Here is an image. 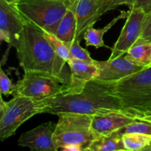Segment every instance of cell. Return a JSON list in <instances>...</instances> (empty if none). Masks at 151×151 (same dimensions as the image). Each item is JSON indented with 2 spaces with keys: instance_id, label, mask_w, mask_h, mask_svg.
I'll return each instance as SVG.
<instances>
[{
  "instance_id": "cell-1",
  "label": "cell",
  "mask_w": 151,
  "mask_h": 151,
  "mask_svg": "<svg viewBox=\"0 0 151 151\" xmlns=\"http://www.w3.org/2000/svg\"><path fill=\"white\" fill-rule=\"evenodd\" d=\"M15 49L24 72L47 74L69 86L71 72L66 69L67 63L55 52L41 27L27 20Z\"/></svg>"
},
{
  "instance_id": "cell-2",
  "label": "cell",
  "mask_w": 151,
  "mask_h": 151,
  "mask_svg": "<svg viewBox=\"0 0 151 151\" xmlns=\"http://www.w3.org/2000/svg\"><path fill=\"white\" fill-rule=\"evenodd\" d=\"M115 83L95 78L79 91H65L48 99L49 106L46 113L55 115L77 113L93 116L110 111L123 110L125 108L114 93Z\"/></svg>"
},
{
  "instance_id": "cell-3",
  "label": "cell",
  "mask_w": 151,
  "mask_h": 151,
  "mask_svg": "<svg viewBox=\"0 0 151 151\" xmlns=\"http://www.w3.org/2000/svg\"><path fill=\"white\" fill-rule=\"evenodd\" d=\"M53 142L57 151H87L100 136L91 127L92 115L77 113L58 114Z\"/></svg>"
},
{
  "instance_id": "cell-4",
  "label": "cell",
  "mask_w": 151,
  "mask_h": 151,
  "mask_svg": "<svg viewBox=\"0 0 151 151\" xmlns=\"http://www.w3.org/2000/svg\"><path fill=\"white\" fill-rule=\"evenodd\" d=\"M0 139L4 141L14 135L18 128L26 121L39 114L47 112V100H38L22 95H13L6 102L0 96Z\"/></svg>"
},
{
  "instance_id": "cell-5",
  "label": "cell",
  "mask_w": 151,
  "mask_h": 151,
  "mask_svg": "<svg viewBox=\"0 0 151 151\" xmlns=\"http://www.w3.org/2000/svg\"><path fill=\"white\" fill-rule=\"evenodd\" d=\"M114 93L125 109L151 111V66L116 81Z\"/></svg>"
},
{
  "instance_id": "cell-6",
  "label": "cell",
  "mask_w": 151,
  "mask_h": 151,
  "mask_svg": "<svg viewBox=\"0 0 151 151\" xmlns=\"http://www.w3.org/2000/svg\"><path fill=\"white\" fill-rule=\"evenodd\" d=\"M75 0H19L16 5L27 21L54 33L60 19Z\"/></svg>"
},
{
  "instance_id": "cell-7",
  "label": "cell",
  "mask_w": 151,
  "mask_h": 151,
  "mask_svg": "<svg viewBox=\"0 0 151 151\" xmlns=\"http://www.w3.org/2000/svg\"><path fill=\"white\" fill-rule=\"evenodd\" d=\"M24 72L22 79L16 84L13 95L47 100L62 94L67 88V86L47 74L32 71Z\"/></svg>"
},
{
  "instance_id": "cell-8",
  "label": "cell",
  "mask_w": 151,
  "mask_h": 151,
  "mask_svg": "<svg viewBox=\"0 0 151 151\" xmlns=\"http://www.w3.org/2000/svg\"><path fill=\"white\" fill-rule=\"evenodd\" d=\"M145 14L140 8H129L125 24L114 46L111 48L109 59H114L126 54L133 44L140 38Z\"/></svg>"
},
{
  "instance_id": "cell-9",
  "label": "cell",
  "mask_w": 151,
  "mask_h": 151,
  "mask_svg": "<svg viewBox=\"0 0 151 151\" xmlns=\"http://www.w3.org/2000/svg\"><path fill=\"white\" fill-rule=\"evenodd\" d=\"M149 112H138L125 109L97 114L92 116L91 127L100 137L107 135L124 128Z\"/></svg>"
},
{
  "instance_id": "cell-10",
  "label": "cell",
  "mask_w": 151,
  "mask_h": 151,
  "mask_svg": "<svg viewBox=\"0 0 151 151\" xmlns=\"http://www.w3.org/2000/svg\"><path fill=\"white\" fill-rule=\"evenodd\" d=\"M27 19L15 4L0 0V39L16 47Z\"/></svg>"
},
{
  "instance_id": "cell-11",
  "label": "cell",
  "mask_w": 151,
  "mask_h": 151,
  "mask_svg": "<svg viewBox=\"0 0 151 151\" xmlns=\"http://www.w3.org/2000/svg\"><path fill=\"white\" fill-rule=\"evenodd\" d=\"M55 126L54 122H47L23 133L18 140V145L31 150L57 151L53 142Z\"/></svg>"
},
{
  "instance_id": "cell-12",
  "label": "cell",
  "mask_w": 151,
  "mask_h": 151,
  "mask_svg": "<svg viewBox=\"0 0 151 151\" xmlns=\"http://www.w3.org/2000/svg\"><path fill=\"white\" fill-rule=\"evenodd\" d=\"M98 73L97 79L103 81H116L138 72L143 67L136 65L126 58L125 55L108 59L107 60H94Z\"/></svg>"
},
{
  "instance_id": "cell-13",
  "label": "cell",
  "mask_w": 151,
  "mask_h": 151,
  "mask_svg": "<svg viewBox=\"0 0 151 151\" xmlns=\"http://www.w3.org/2000/svg\"><path fill=\"white\" fill-rule=\"evenodd\" d=\"M100 0H75L70 8L75 13L77 22L76 38L82 39L84 32L94 26L99 17Z\"/></svg>"
},
{
  "instance_id": "cell-14",
  "label": "cell",
  "mask_w": 151,
  "mask_h": 151,
  "mask_svg": "<svg viewBox=\"0 0 151 151\" xmlns=\"http://www.w3.org/2000/svg\"><path fill=\"white\" fill-rule=\"evenodd\" d=\"M70 69V82L66 91H78L82 89L89 81L97 78L98 69L95 63L71 58L67 62Z\"/></svg>"
},
{
  "instance_id": "cell-15",
  "label": "cell",
  "mask_w": 151,
  "mask_h": 151,
  "mask_svg": "<svg viewBox=\"0 0 151 151\" xmlns=\"http://www.w3.org/2000/svg\"><path fill=\"white\" fill-rule=\"evenodd\" d=\"M128 11L125 10H121L119 15H118L116 17L112 19L107 25L103 27V28H99L95 29L94 26H91L86 30L83 34V38L86 41V47H94V48L99 49L101 47L105 48H110L109 46L106 45L103 40V37L106 32H109L116 23L118 21L121 19H126L128 16Z\"/></svg>"
},
{
  "instance_id": "cell-16",
  "label": "cell",
  "mask_w": 151,
  "mask_h": 151,
  "mask_svg": "<svg viewBox=\"0 0 151 151\" xmlns=\"http://www.w3.org/2000/svg\"><path fill=\"white\" fill-rule=\"evenodd\" d=\"M126 58L141 67H148L151 63V41L140 37L125 55Z\"/></svg>"
},
{
  "instance_id": "cell-17",
  "label": "cell",
  "mask_w": 151,
  "mask_h": 151,
  "mask_svg": "<svg viewBox=\"0 0 151 151\" xmlns=\"http://www.w3.org/2000/svg\"><path fill=\"white\" fill-rule=\"evenodd\" d=\"M119 150L126 151V149L122 142V134L118 130L111 134L99 137L93 142L87 151Z\"/></svg>"
},
{
  "instance_id": "cell-18",
  "label": "cell",
  "mask_w": 151,
  "mask_h": 151,
  "mask_svg": "<svg viewBox=\"0 0 151 151\" xmlns=\"http://www.w3.org/2000/svg\"><path fill=\"white\" fill-rule=\"evenodd\" d=\"M53 34L65 43H70L77 37V22L75 13L71 8L60 19Z\"/></svg>"
},
{
  "instance_id": "cell-19",
  "label": "cell",
  "mask_w": 151,
  "mask_h": 151,
  "mask_svg": "<svg viewBox=\"0 0 151 151\" xmlns=\"http://www.w3.org/2000/svg\"><path fill=\"white\" fill-rule=\"evenodd\" d=\"M122 142L126 151L144 150L151 142V136L139 133H125L122 134Z\"/></svg>"
},
{
  "instance_id": "cell-20",
  "label": "cell",
  "mask_w": 151,
  "mask_h": 151,
  "mask_svg": "<svg viewBox=\"0 0 151 151\" xmlns=\"http://www.w3.org/2000/svg\"><path fill=\"white\" fill-rule=\"evenodd\" d=\"M119 131L122 134L125 133H139L151 136V112L139 117Z\"/></svg>"
},
{
  "instance_id": "cell-21",
  "label": "cell",
  "mask_w": 151,
  "mask_h": 151,
  "mask_svg": "<svg viewBox=\"0 0 151 151\" xmlns=\"http://www.w3.org/2000/svg\"><path fill=\"white\" fill-rule=\"evenodd\" d=\"M81 39L80 38H75L72 42L66 43L69 49L71 58L82 60L87 63H94L95 60L91 58V54L86 49H84L83 47H81Z\"/></svg>"
},
{
  "instance_id": "cell-22",
  "label": "cell",
  "mask_w": 151,
  "mask_h": 151,
  "mask_svg": "<svg viewBox=\"0 0 151 151\" xmlns=\"http://www.w3.org/2000/svg\"><path fill=\"white\" fill-rule=\"evenodd\" d=\"M44 31L47 40L50 43L52 47H53L55 52L58 55L59 57L61 58L63 60H65L67 63L71 59L70 52H69V49L68 47L67 44L64 41H63L60 38H58L55 34L47 32L46 30Z\"/></svg>"
},
{
  "instance_id": "cell-23",
  "label": "cell",
  "mask_w": 151,
  "mask_h": 151,
  "mask_svg": "<svg viewBox=\"0 0 151 151\" xmlns=\"http://www.w3.org/2000/svg\"><path fill=\"white\" fill-rule=\"evenodd\" d=\"M137 0H100V7L99 10V17L104 13L114 10L120 5H127L131 8L135 4Z\"/></svg>"
},
{
  "instance_id": "cell-24",
  "label": "cell",
  "mask_w": 151,
  "mask_h": 151,
  "mask_svg": "<svg viewBox=\"0 0 151 151\" xmlns=\"http://www.w3.org/2000/svg\"><path fill=\"white\" fill-rule=\"evenodd\" d=\"M0 88L1 94L4 96L13 95L16 89V85L12 83L11 80L2 68L0 69Z\"/></svg>"
},
{
  "instance_id": "cell-25",
  "label": "cell",
  "mask_w": 151,
  "mask_h": 151,
  "mask_svg": "<svg viewBox=\"0 0 151 151\" xmlns=\"http://www.w3.org/2000/svg\"><path fill=\"white\" fill-rule=\"evenodd\" d=\"M140 37L151 41V10L146 13L145 16Z\"/></svg>"
},
{
  "instance_id": "cell-26",
  "label": "cell",
  "mask_w": 151,
  "mask_h": 151,
  "mask_svg": "<svg viewBox=\"0 0 151 151\" xmlns=\"http://www.w3.org/2000/svg\"><path fill=\"white\" fill-rule=\"evenodd\" d=\"M6 2L9 3V4H16V3L19 1V0H4Z\"/></svg>"
},
{
  "instance_id": "cell-27",
  "label": "cell",
  "mask_w": 151,
  "mask_h": 151,
  "mask_svg": "<svg viewBox=\"0 0 151 151\" xmlns=\"http://www.w3.org/2000/svg\"><path fill=\"white\" fill-rule=\"evenodd\" d=\"M144 151H151V142L147 147H145V148L144 149Z\"/></svg>"
},
{
  "instance_id": "cell-28",
  "label": "cell",
  "mask_w": 151,
  "mask_h": 151,
  "mask_svg": "<svg viewBox=\"0 0 151 151\" xmlns=\"http://www.w3.org/2000/svg\"><path fill=\"white\" fill-rule=\"evenodd\" d=\"M150 66H151V63H150Z\"/></svg>"
}]
</instances>
